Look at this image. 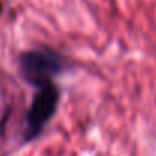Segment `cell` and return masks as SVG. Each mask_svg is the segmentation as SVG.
I'll list each match as a JSON object with an SVG mask.
<instances>
[{
  "label": "cell",
  "instance_id": "obj_3",
  "mask_svg": "<svg viewBox=\"0 0 156 156\" xmlns=\"http://www.w3.org/2000/svg\"><path fill=\"white\" fill-rule=\"evenodd\" d=\"M2 12H3V3L0 2V15H2Z\"/></svg>",
  "mask_w": 156,
  "mask_h": 156
},
{
  "label": "cell",
  "instance_id": "obj_2",
  "mask_svg": "<svg viewBox=\"0 0 156 156\" xmlns=\"http://www.w3.org/2000/svg\"><path fill=\"white\" fill-rule=\"evenodd\" d=\"M59 97L61 91L58 90L55 82H47L37 88L32 103L26 112V124L21 135L23 143H30L43 133L47 123L52 120L56 112Z\"/></svg>",
  "mask_w": 156,
  "mask_h": 156
},
{
  "label": "cell",
  "instance_id": "obj_1",
  "mask_svg": "<svg viewBox=\"0 0 156 156\" xmlns=\"http://www.w3.org/2000/svg\"><path fill=\"white\" fill-rule=\"evenodd\" d=\"M17 62L20 76L37 88L47 82H53V77L62 73L67 67L65 58L49 47L24 50L18 55Z\"/></svg>",
  "mask_w": 156,
  "mask_h": 156
}]
</instances>
